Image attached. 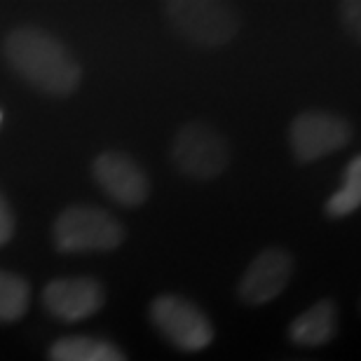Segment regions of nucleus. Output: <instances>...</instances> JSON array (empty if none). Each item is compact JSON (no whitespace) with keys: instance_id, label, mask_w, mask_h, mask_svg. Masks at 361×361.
Wrapping results in <instances>:
<instances>
[{"instance_id":"9","label":"nucleus","mask_w":361,"mask_h":361,"mask_svg":"<svg viewBox=\"0 0 361 361\" xmlns=\"http://www.w3.org/2000/svg\"><path fill=\"white\" fill-rule=\"evenodd\" d=\"M293 272V258L281 249H268L254 258L240 281V298L249 305H263L284 291Z\"/></svg>"},{"instance_id":"7","label":"nucleus","mask_w":361,"mask_h":361,"mask_svg":"<svg viewBox=\"0 0 361 361\" xmlns=\"http://www.w3.org/2000/svg\"><path fill=\"white\" fill-rule=\"evenodd\" d=\"M42 302L56 319L82 322L104 307L106 293L104 286L92 277H61L45 286Z\"/></svg>"},{"instance_id":"16","label":"nucleus","mask_w":361,"mask_h":361,"mask_svg":"<svg viewBox=\"0 0 361 361\" xmlns=\"http://www.w3.org/2000/svg\"><path fill=\"white\" fill-rule=\"evenodd\" d=\"M0 120H3V113H0Z\"/></svg>"},{"instance_id":"10","label":"nucleus","mask_w":361,"mask_h":361,"mask_svg":"<svg viewBox=\"0 0 361 361\" xmlns=\"http://www.w3.org/2000/svg\"><path fill=\"white\" fill-rule=\"evenodd\" d=\"M338 326V314H336V302L324 298L314 302L312 307L305 310L300 317H295L293 324L288 326V336L293 343L305 345V348H319L334 341Z\"/></svg>"},{"instance_id":"1","label":"nucleus","mask_w":361,"mask_h":361,"mask_svg":"<svg viewBox=\"0 0 361 361\" xmlns=\"http://www.w3.org/2000/svg\"><path fill=\"white\" fill-rule=\"evenodd\" d=\"M3 52L7 63L21 80H26L31 87L45 94L68 97L80 85L82 68L78 66L68 49L45 28H14L5 38Z\"/></svg>"},{"instance_id":"5","label":"nucleus","mask_w":361,"mask_h":361,"mask_svg":"<svg viewBox=\"0 0 361 361\" xmlns=\"http://www.w3.org/2000/svg\"><path fill=\"white\" fill-rule=\"evenodd\" d=\"M228 146L212 127L190 122L176 134L171 143V162L183 174L209 180L223 174L228 167Z\"/></svg>"},{"instance_id":"8","label":"nucleus","mask_w":361,"mask_h":361,"mask_svg":"<svg viewBox=\"0 0 361 361\" xmlns=\"http://www.w3.org/2000/svg\"><path fill=\"white\" fill-rule=\"evenodd\" d=\"M94 178L118 204L139 207L148 200L150 183L143 169L125 153H101L92 164Z\"/></svg>"},{"instance_id":"15","label":"nucleus","mask_w":361,"mask_h":361,"mask_svg":"<svg viewBox=\"0 0 361 361\" xmlns=\"http://www.w3.org/2000/svg\"><path fill=\"white\" fill-rule=\"evenodd\" d=\"M12 235H14V214L10 204H7V200L0 195V247L10 242Z\"/></svg>"},{"instance_id":"12","label":"nucleus","mask_w":361,"mask_h":361,"mask_svg":"<svg viewBox=\"0 0 361 361\" xmlns=\"http://www.w3.org/2000/svg\"><path fill=\"white\" fill-rule=\"evenodd\" d=\"M31 302V286L24 277L0 270V322H17Z\"/></svg>"},{"instance_id":"3","label":"nucleus","mask_w":361,"mask_h":361,"mask_svg":"<svg viewBox=\"0 0 361 361\" xmlns=\"http://www.w3.org/2000/svg\"><path fill=\"white\" fill-rule=\"evenodd\" d=\"M171 26L200 47H221L240 31V14L228 3L212 0H171L164 5Z\"/></svg>"},{"instance_id":"13","label":"nucleus","mask_w":361,"mask_h":361,"mask_svg":"<svg viewBox=\"0 0 361 361\" xmlns=\"http://www.w3.org/2000/svg\"><path fill=\"white\" fill-rule=\"evenodd\" d=\"M361 204V157H355L345 169L343 188L336 195H331L326 202V214L331 219H343L352 212H357Z\"/></svg>"},{"instance_id":"2","label":"nucleus","mask_w":361,"mask_h":361,"mask_svg":"<svg viewBox=\"0 0 361 361\" xmlns=\"http://www.w3.org/2000/svg\"><path fill=\"white\" fill-rule=\"evenodd\" d=\"M125 240V228L113 214L97 207H68L54 223V244L61 254L113 251Z\"/></svg>"},{"instance_id":"6","label":"nucleus","mask_w":361,"mask_h":361,"mask_svg":"<svg viewBox=\"0 0 361 361\" xmlns=\"http://www.w3.org/2000/svg\"><path fill=\"white\" fill-rule=\"evenodd\" d=\"M288 141L295 160L314 162L348 146L352 141V127L336 113L307 111L291 122Z\"/></svg>"},{"instance_id":"4","label":"nucleus","mask_w":361,"mask_h":361,"mask_svg":"<svg viewBox=\"0 0 361 361\" xmlns=\"http://www.w3.org/2000/svg\"><path fill=\"white\" fill-rule=\"evenodd\" d=\"M150 319L174 348L183 352H200L214 341V326L207 314L180 295H157L150 305Z\"/></svg>"},{"instance_id":"11","label":"nucleus","mask_w":361,"mask_h":361,"mask_svg":"<svg viewBox=\"0 0 361 361\" xmlns=\"http://www.w3.org/2000/svg\"><path fill=\"white\" fill-rule=\"evenodd\" d=\"M49 361H127L113 343L90 336H68L49 348Z\"/></svg>"},{"instance_id":"14","label":"nucleus","mask_w":361,"mask_h":361,"mask_svg":"<svg viewBox=\"0 0 361 361\" xmlns=\"http://www.w3.org/2000/svg\"><path fill=\"white\" fill-rule=\"evenodd\" d=\"M341 14H343L348 33L352 38H359L361 35V3H357V0H348V3H343Z\"/></svg>"}]
</instances>
